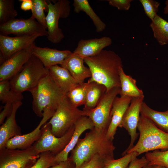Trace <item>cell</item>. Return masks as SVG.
I'll return each mask as SVG.
<instances>
[{"label": "cell", "mask_w": 168, "mask_h": 168, "mask_svg": "<svg viewBox=\"0 0 168 168\" xmlns=\"http://www.w3.org/2000/svg\"><path fill=\"white\" fill-rule=\"evenodd\" d=\"M40 154L33 145L24 149L4 147L0 149V168H29Z\"/></svg>", "instance_id": "cell-9"}, {"label": "cell", "mask_w": 168, "mask_h": 168, "mask_svg": "<svg viewBox=\"0 0 168 168\" xmlns=\"http://www.w3.org/2000/svg\"><path fill=\"white\" fill-rule=\"evenodd\" d=\"M32 98V109L38 117H43V111L47 107L57 109L66 95L56 85L49 74L30 91Z\"/></svg>", "instance_id": "cell-4"}, {"label": "cell", "mask_w": 168, "mask_h": 168, "mask_svg": "<svg viewBox=\"0 0 168 168\" xmlns=\"http://www.w3.org/2000/svg\"><path fill=\"white\" fill-rule=\"evenodd\" d=\"M56 110L48 106L43 111L42 118L36 127L30 132L15 136L9 140L5 147L13 149H24L33 145L41 133L42 126L53 115Z\"/></svg>", "instance_id": "cell-13"}, {"label": "cell", "mask_w": 168, "mask_h": 168, "mask_svg": "<svg viewBox=\"0 0 168 168\" xmlns=\"http://www.w3.org/2000/svg\"><path fill=\"white\" fill-rule=\"evenodd\" d=\"M144 96L133 98L131 103L126 110L119 127L126 130L131 138L130 144L123 153L130 149L139 133L137 132V127L140 117L142 104L144 101Z\"/></svg>", "instance_id": "cell-12"}, {"label": "cell", "mask_w": 168, "mask_h": 168, "mask_svg": "<svg viewBox=\"0 0 168 168\" xmlns=\"http://www.w3.org/2000/svg\"><path fill=\"white\" fill-rule=\"evenodd\" d=\"M74 129V126L62 137L54 135L51 131L50 125L46 122L42 127L40 137L33 146L39 154L49 151L55 155L61 152L71 140Z\"/></svg>", "instance_id": "cell-10"}, {"label": "cell", "mask_w": 168, "mask_h": 168, "mask_svg": "<svg viewBox=\"0 0 168 168\" xmlns=\"http://www.w3.org/2000/svg\"><path fill=\"white\" fill-rule=\"evenodd\" d=\"M91 76L87 82H95L104 85L108 91L120 87L119 71L123 67L120 57L114 51L103 50L94 56L84 58Z\"/></svg>", "instance_id": "cell-1"}, {"label": "cell", "mask_w": 168, "mask_h": 168, "mask_svg": "<svg viewBox=\"0 0 168 168\" xmlns=\"http://www.w3.org/2000/svg\"><path fill=\"white\" fill-rule=\"evenodd\" d=\"M70 12V2L68 0H58L54 3L49 1L48 10L46 16L47 36L48 40L56 44L59 43L64 36L59 27L60 18L69 16Z\"/></svg>", "instance_id": "cell-8"}, {"label": "cell", "mask_w": 168, "mask_h": 168, "mask_svg": "<svg viewBox=\"0 0 168 168\" xmlns=\"http://www.w3.org/2000/svg\"><path fill=\"white\" fill-rule=\"evenodd\" d=\"M33 7L31 10L32 16L47 29L46 16L44 11L48 12L49 1L45 0H32Z\"/></svg>", "instance_id": "cell-31"}, {"label": "cell", "mask_w": 168, "mask_h": 168, "mask_svg": "<svg viewBox=\"0 0 168 168\" xmlns=\"http://www.w3.org/2000/svg\"><path fill=\"white\" fill-rule=\"evenodd\" d=\"M55 156L49 151L42 152L35 163L29 168H49L58 164L55 160Z\"/></svg>", "instance_id": "cell-34"}, {"label": "cell", "mask_w": 168, "mask_h": 168, "mask_svg": "<svg viewBox=\"0 0 168 168\" xmlns=\"http://www.w3.org/2000/svg\"><path fill=\"white\" fill-rule=\"evenodd\" d=\"M133 98L117 96L113 103L111 111V121L107 132L108 138L113 141L124 115Z\"/></svg>", "instance_id": "cell-21"}, {"label": "cell", "mask_w": 168, "mask_h": 168, "mask_svg": "<svg viewBox=\"0 0 168 168\" xmlns=\"http://www.w3.org/2000/svg\"><path fill=\"white\" fill-rule=\"evenodd\" d=\"M35 43L12 55L1 64L0 81L10 80L21 70L32 55V51Z\"/></svg>", "instance_id": "cell-15"}, {"label": "cell", "mask_w": 168, "mask_h": 168, "mask_svg": "<svg viewBox=\"0 0 168 168\" xmlns=\"http://www.w3.org/2000/svg\"><path fill=\"white\" fill-rule=\"evenodd\" d=\"M26 36L39 35L47 36L46 29L32 16L28 19L15 18L5 24L0 25V35Z\"/></svg>", "instance_id": "cell-11"}, {"label": "cell", "mask_w": 168, "mask_h": 168, "mask_svg": "<svg viewBox=\"0 0 168 168\" xmlns=\"http://www.w3.org/2000/svg\"><path fill=\"white\" fill-rule=\"evenodd\" d=\"M137 129L139 138L137 143L122 155L135 152L138 156L156 150H168V133L158 128L150 119L140 115Z\"/></svg>", "instance_id": "cell-3"}, {"label": "cell", "mask_w": 168, "mask_h": 168, "mask_svg": "<svg viewBox=\"0 0 168 168\" xmlns=\"http://www.w3.org/2000/svg\"><path fill=\"white\" fill-rule=\"evenodd\" d=\"M106 91L103 85L95 82H86V97L83 108L91 109L94 108Z\"/></svg>", "instance_id": "cell-25"}, {"label": "cell", "mask_w": 168, "mask_h": 168, "mask_svg": "<svg viewBox=\"0 0 168 168\" xmlns=\"http://www.w3.org/2000/svg\"><path fill=\"white\" fill-rule=\"evenodd\" d=\"M14 4V0H0V25L14 19L17 15Z\"/></svg>", "instance_id": "cell-29"}, {"label": "cell", "mask_w": 168, "mask_h": 168, "mask_svg": "<svg viewBox=\"0 0 168 168\" xmlns=\"http://www.w3.org/2000/svg\"><path fill=\"white\" fill-rule=\"evenodd\" d=\"M148 163L145 156L140 158L136 157L131 162L128 168H142Z\"/></svg>", "instance_id": "cell-39"}, {"label": "cell", "mask_w": 168, "mask_h": 168, "mask_svg": "<svg viewBox=\"0 0 168 168\" xmlns=\"http://www.w3.org/2000/svg\"><path fill=\"white\" fill-rule=\"evenodd\" d=\"M120 96H128L132 98L144 96L143 91L139 89L136 84V80L124 72L123 67L119 71Z\"/></svg>", "instance_id": "cell-24"}, {"label": "cell", "mask_w": 168, "mask_h": 168, "mask_svg": "<svg viewBox=\"0 0 168 168\" xmlns=\"http://www.w3.org/2000/svg\"><path fill=\"white\" fill-rule=\"evenodd\" d=\"M94 128L91 120L87 116H84L76 123L72 138L65 148L55 156V160L57 163L67 160L68 154L73 150L77 143L81 135L86 130H91Z\"/></svg>", "instance_id": "cell-18"}, {"label": "cell", "mask_w": 168, "mask_h": 168, "mask_svg": "<svg viewBox=\"0 0 168 168\" xmlns=\"http://www.w3.org/2000/svg\"><path fill=\"white\" fill-rule=\"evenodd\" d=\"M84 116V111L74 105L65 95L48 123L53 134L59 137L68 132Z\"/></svg>", "instance_id": "cell-6"}, {"label": "cell", "mask_w": 168, "mask_h": 168, "mask_svg": "<svg viewBox=\"0 0 168 168\" xmlns=\"http://www.w3.org/2000/svg\"><path fill=\"white\" fill-rule=\"evenodd\" d=\"M142 168H154V166L150 165L148 163Z\"/></svg>", "instance_id": "cell-43"}, {"label": "cell", "mask_w": 168, "mask_h": 168, "mask_svg": "<svg viewBox=\"0 0 168 168\" xmlns=\"http://www.w3.org/2000/svg\"><path fill=\"white\" fill-rule=\"evenodd\" d=\"M147 16L152 21L157 15L160 3L154 0H140Z\"/></svg>", "instance_id": "cell-35"}, {"label": "cell", "mask_w": 168, "mask_h": 168, "mask_svg": "<svg viewBox=\"0 0 168 168\" xmlns=\"http://www.w3.org/2000/svg\"><path fill=\"white\" fill-rule=\"evenodd\" d=\"M120 89V87L116 86L106 91L94 108L83 109L85 116L91 120L95 128L107 131L111 121L113 103L115 98L119 94Z\"/></svg>", "instance_id": "cell-7"}, {"label": "cell", "mask_w": 168, "mask_h": 168, "mask_svg": "<svg viewBox=\"0 0 168 168\" xmlns=\"http://www.w3.org/2000/svg\"><path fill=\"white\" fill-rule=\"evenodd\" d=\"M21 3V8L23 10L26 11L31 10L33 7L32 0H20Z\"/></svg>", "instance_id": "cell-41"}, {"label": "cell", "mask_w": 168, "mask_h": 168, "mask_svg": "<svg viewBox=\"0 0 168 168\" xmlns=\"http://www.w3.org/2000/svg\"><path fill=\"white\" fill-rule=\"evenodd\" d=\"M108 160H109L99 155H95L78 168H104L105 163Z\"/></svg>", "instance_id": "cell-36"}, {"label": "cell", "mask_w": 168, "mask_h": 168, "mask_svg": "<svg viewBox=\"0 0 168 168\" xmlns=\"http://www.w3.org/2000/svg\"><path fill=\"white\" fill-rule=\"evenodd\" d=\"M150 26L154 37L160 45L168 43V22L157 15L151 21Z\"/></svg>", "instance_id": "cell-27"}, {"label": "cell", "mask_w": 168, "mask_h": 168, "mask_svg": "<svg viewBox=\"0 0 168 168\" xmlns=\"http://www.w3.org/2000/svg\"><path fill=\"white\" fill-rule=\"evenodd\" d=\"M73 6L75 12L78 13L82 11L89 16L95 26L97 32H102L105 29L106 24L95 12L88 0H74Z\"/></svg>", "instance_id": "cell-26"}, {"label": "cell", "mask_w": 168, "mask_h": 168, "mask_svg": "<svg viewBox=\"0 0 168 168\" xmlns=\"http://www.w3.org/2000/svg\"><path fill=\"white\" fill-rule=\"evenodd\" d=\"M72 53L68 50H59L48 47H41L34 45L32 55L38 58L46 68L48 69L56 65H61Z\"/></svg>", "instance_id": "cell-16"}, {"label": "cell", "mask_w": 168, "mask_h": 168, "mask_svg": "<svg viewBox=\"0 0 168 168\" xmlns=\"http://www.w3.org/2000/svg\"><path fill=\"white\" fill-rule=\"evenodd\" d=\"M140 113L159 129L168 133V108L166 111H159L151 108L143 101L141 105Z\"/></svg>", "instance_id": "cell-23"}, {"label": "cell", "mask_w": 168, "mask_h": 168, "mask_svg": "<svg viewBox=\"0 0 168 168\" xmlns=\"http://www.w3.org/2000/svg\"><path fill=\"white\" fill-rule=\"evenodd\" d=\"M49 74V69L37 57L32 55L19 72L10 80L12 90L21 94L30 91Z\"/></svg>", "instance_id": "cell-5"}, {"label": "cell", "mask_w": 168, "mask_h": 168, "mask_svg": "<svg viewBox=\"0 0 168 168\" xmlns=\"http://www.w3.org/2000/svg\"><path fill=\"white\" fill-rule=\"evenodd\" d=\"M165 7L164 8V13L165 14H168V0L165 1Z\"/></svg>", "instance_id": "cell-42"}, {"label": "cell", "mask_w": 168, "mask_h": 168, "mask_svg": "<svg viewBox=\"0 0 168 168\" xmlns=\"http://www.w3.org/2000/svg\"><path fill=\"white\" fill-rule=\"evenodd\" d=\"M154 168H167L164 166H154Z\"/></svg>", "instance_id": "cell-44"}, {"label": "cell", "mask_w": 168, "mask_h": 168, "mask_svg": "<svg viewBox=\"0 0 168 168\" xmlns=\"http://www.w3.org/2000/svg\"><path fill=\"white\" fill-rule=\"evenodd\" d=\"M49 73L56 85L65 94L78 84L67 69L58 65L50 67Z\"/></svg>", "instance_id": "cell-22"}, {"label": "cell", "mask_w": 168, "mask_h": 168, "mask_svg": "<svg viewBox=\"0 0 168 168\" xmlns=\"http://www.w3.org/2000/svg\"><path fill=\"white\" fill-rule=\"evenodd\" d=\"M23 98L22 94L16 93L12 90L9 80L0 81V100L2 103L21 101Z\"/></svg>", "instance_id": "cell-30"}, {"label": "cell", "mask_w": 168, "mask_h": 168, "mask_svg": "<svg viewBox=\"0 0 168 168\" xmlns=\"http://www.w3.org/2000/svg\"><path fill=\"white\" fill-rule=\"evenodd\" d=\"M86 82L77 84L66 94L71 102L75 106L84 105L86 97Z\"/></svg>", "instance_id": "cell-28"}, {"label": "cell", "mask_w": 168, "mask_h": 168, "mask_svg": "<svg viewBox=\"0 0 168 168\" xmlns=\"http://www.w3.org/2000/svg\"><path fill=\"white\" fill-rule=\"evenodd\" d=\"M49 168H75V165L69 156L66 161L60 162Z\"/></svg>", "instance_id": "cell-40"}, {"label": "cell", "mask_w": 168, "mask_h": 168, "mask_svg": "<svg viewBox=\"0 0 168 168\" xmlns=\"http://www.w3.org/2000/svg\"><path fill=\"white\" fill-rule=\"evenodd\" d=\"M14 102H8L5 104L3 110L0 113V124L2 125L4 122L6 118L11 113Z\"/></svg>", "instance_id": "cell-38"}, {"label": "cell", "mask_w": 168, "mask_h": 168, "mask_svg": "<svg viewBox=\"0 0 168 168\" xmlns=\"http://www.w3.org/2000/svg\"><path fill=\"white\" fill-rule=\"evenodd\" d=\"M132 0H108L110 5L116 7L118 10L128 11L130 8Z\"/></svg>", "instance_id": "cell-37"}, {"label": "cell", "mask_w": 168, "mask_h": 168, "mask_svg": "<svg viewBox=\"0 0 168 168\" xmlns=\"http://www.w3.org/2000/svg\"><path fill=\"white\" fill-rule=\"evenodd\" d=\"M138 156L135 152L127 154L118 159L107 161L104 168H128L131 162Z\"/></svg>", "instance_id": "cell-33"}, {"label": "cell", "mask_w": 168, "mask_h": 168, "mask_svg": "<svg viewBox=\"0 0 168 168\" xmlns=\"http://www.w3.org/2000/svg\"><path fill=\"white\" fill-rule=\"evenodd\" d=\"M40 36L35 35L12 37L0 35V64L16 53L35 43V40Z\"/></svg>", "instance_id": "cell-14"}, {"label": "cell", "mask_w": 168, "mask_h": 168, "mask_svg": "<svg viewBox=\"0 0 168 168\" xmlns=\"http://www.w3.org/2000/svg\"><path fill=\"white\" fill-rule=\"evenodd\" d=\"M107 132L94 128L87 133L83 138L79 139L70 156L75 168H78L95 155L109 160L114 159L115 147L113 140L107 137Z\"/></svg>", "instance_id": "cell-2"}, {"label": "cell", "mask_w": 168, "mask_h": 168, "mask_svg": "<svg viewBox=\"0 0 168 168\" xmlns=\"http://www.w3.org/2000/svg\"><path fill=\"white\" fill-rule=\"evenodd\" d=\"M84 59L72 52L60 66L67 69L78 84L91 76L90 69L84 65Z\"/></svg>", "instance_id": "cell-20"}, {"label": "cell", "mask_w": 168, "mask_h": 168, "mask_svg": "<svg viewBox=\"0 0 168 168\" xmlns=\"http://www.w3.org/2000/svg\"><path fill=\"white\" fill-rule=\"evenodd\" d=\"M22 105L21 101L14 102L11 113L0 126V149L5 147L6 143L10 139L21 135V129L16 122V115L17 110Z\"/></svg>", "instance_id": "cell-19"}, {"label": "cell", "mask_w": 168, "mask_h": 168, "mask_svg": "<svg viewBox=\"0 0 168 168\" xmlns=\"http://www.w3.org/2000/svg\"><path fill=\"white\" fill-rule=\"evenodd\" d=\"M111 39L108 36L99 38L80 40L73 53L84 58L94 56L112 43Z\"/></svg>", "instance_id": "cell-17"}, {"label": "cell", "mask_w": 168, "mask_h": 168, "mask_svg": "<svg viewBox=\"0 0 168 168\" xmlns=\"http://www.w3.org/2000/svg\"><path fill=\"white\" fill-rule=\"evenodd\" d=\"M145 156L149 165L162 166L168 168V150L149 152L146 153Z\"/></svg>", "instance_id": "cell-32"}]
</instances>
